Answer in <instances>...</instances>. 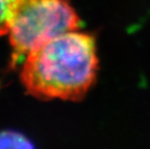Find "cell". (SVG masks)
Wrapping results in <instances>:
<instances>
[{
  "instance_id": "6da1fadb",
  "label": "cell",
  "mask_w": 150,
  "mask_h": 149,
  "mask_svg": "<svg viewBox=\"0 0 150 149\" xmlns=\"http://www.w3.org/2000/svg\"><path fill=\"white\" fill-rule=\"evenodd\" d=\"M99 72L97 38L70 31L30 52L21 64V82L41 100L79 102L94 86Z\"/></svg>"
},
{
  "instance_id": "7a4b0ae2",
  "label": "cell",
  "mask_w": 150,
  "mask_h": 149,
  "mask_svg": "<svg viewBox=\"0 0 150 149\" xmlns=\"http://www.w3.org/2000/svg\"><path fill=\"white\" fill-rule=\"evenodd\" d=\"M79 16L69 0H20L9 35L12 67L44 44L81 28Z\"/></svg>"
},
{
  "instance_id": "3957f363",
  "label": "cell",
  "mask_w": 150,
  "mask_h": 149,
  "mask_svg": "<svg viewBox=\"0 0 150 149\" xmlns=\"http://www.w3.org/2000/svg\"><path fill=\"white\" fill-rule=\"evenodd\" d=\"M0 149H34L32 143L20 133L0 132Z\"/></svg>"
},
{
  "instance_id": "277c9868",
  "label": "cell",
  "mask_w": 150,
  "mask_h": 149,
  "mask_svg": "<svg viewBox=\"0 0 150 149\" xmlns=\"http://www.w3.org/2000/svg\"><path fill=\"white\" fill-rule=\"evenodd\" d=\"M20 0H0V36L9 33Z\"/></svg>"
}]
</instances>
